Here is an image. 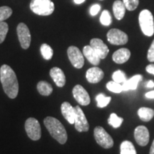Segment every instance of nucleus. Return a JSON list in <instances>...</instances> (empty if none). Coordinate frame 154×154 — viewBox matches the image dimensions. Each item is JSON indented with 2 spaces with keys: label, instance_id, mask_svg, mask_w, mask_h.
<instances>
[{
  "label": "nucleus",
  "instance_id": "f257e3e1",
  "mask_svg": "<svg viewBox=\"0 0 154 154\" xmlns=\"http://www.w3.org/2000/svg\"><path fill=\"white\" fill-rule=\"evenodd\" d=\"M0 79L5 94L10 99H15L18 95L19 83L14 70L8 65H2L0 68Z\"/></svg>",
  "mask_w": 154,
  "mask_h": 154
},
{
  "label": "nucleus",
  "instance_id": "f03ea898",
  "mask_svg": "<svg viewBox=\"0 0 154 154\" xmlns=\"http://www.w3.org/2000/svg\"><path fill=\"white\" fill-rule=\"evenodd\" d=\"M44 124L50 135L60 144H64L67 140V133L64 126L58 119L51 116L44 119Z\"/></svg>",
  "mask_w": 154,
  "mask_h": 154
},
{
  "label": "nucleus",
  "instance_id": "7ed1b4c3",
  "mask_svg": "<svg viewBox=\"0 0 154 154\" xmlns=\"http://www.w3.org/2000/svg\"><path fill=\"white\" fill-rule=\"evenodd\" d=\"M30 9L36 14L49 16L54 11V4L51 0H32Z\"/></svg>",
  "mask_w": 154,
  "mask_h": 154
},
{
  "label": "nucleus",
  "instance_id": "20e7f679",
  "mask_svg": "<svg viewBox=\"0 0 154 154\" xmlns=\"http://www.w3.org/2000/svg\"><path fill=\"white\" fill-rule=\"evenodd\" d=\"M138 21L142 32L146 36H153L154 34V20L151 11L148 9L142 10L140 12Z\"/></svg>",
  "mask_w": 154,
  "mask_h": 154
},
{
  "label": "nucleus",
  "instance_id": "39448f33",
  "mask_svg": "<svg viewBox=\"0 0 154 154\" xmlns=\"http://www.w3.org/2000/svg\"><path fill=\"white\" fill-rule=\"evenodd\" d=\"M94 138L96 143L103 149H111L113 146V140L111 136L101 126H97L94 131Z\"/></svg>",
  "mask_w": 154,
  "mask_h": 154
},
{
  "label": "nucleus",
  "instance_id": "423d86ee",
  "mask_svg": "<svg viewBox=\"0 0 154 154\" xmlns=\"http://www.w3.org/2000/svg\"><path fill=\"white\" fill-rule=\"evenodd\" d=\"M25 131L32 140H38L41 138V126L39 122L36 119L29 118L26 119L25 122Z\"/></svg>",
  "mask_w": 154,
  "mask_h": 154
},
{
  "label": "nucleus",
  "instance_id": "0eeeda50",
  "mask_svg": "<svg viewBox=\"0 0 154 154\" xmlns=\"http://www.w3.org/2000/svg\"><path fill=\"white\" fill-rule=\"evenodd\" d=\"M107 39L113 45H124L128 42V38L125 32L118 29H111L107 33Z\"/></svg>",
  "mask_w": 154,
  "mask_h": 154
},
{
  "label": "nucleus",
  "instance_id": "6e6552de",
  "mask_svg": "<svg viewBox=\"0 0 154 154\" xmlns=\"http://www.w3.org/2000/svg\"><path fill=\"white\" fill-rule=\"evenodd\" d=\"M17 35L21 47L24 49H27L31 44V34L28 26L24 23H19L17 28Z\"/></svg>",
  "mask_w": 154,
  "mask_h": 154
},
{
  "label": "nucleus",
  "instance_id": "1a4fd4ad",
  "mask_svg": "<svg viewBox=\"0 0 154 154\" xmlns=\"http://www.w3.org/2000/svg\"><path fill=\"white\" fill-rule=\"evenodd\" d=\"M67 54L72 64L76 69H82L84 64V58L79 48L71 46L67 50Z\"/></svg>",
  "mask_w": 154,
  "mask_h": 154
},
{
  "label": "nucleus",
  "instance_id": "9d476101",
  "mask_svg": "<svg viewBox=\"0 0 154 154\" xmlns=\"http://www.w3.org/2000/svg\"><path fill=\"white\" fill-rule=\"evenodd\" d=\"M76 116H75V128L79 132H86L89 129V124H88L86 116L83 112L82 109L76 106L74 107Z\"/></svg>",
  "mask_w": 154,
  "mask_h": 154
},
{
  "label": "nucleus",
  "instance_id": "9b49d317",
  "mask_svg": "<svg viewBox=\"0 0 154 154\" xmlns=\"http://www.w3.org/2000/svg\"><path fill=\"white\" fill-rule=\"evenodd\" d=\"M73 96L76 101L82 106H88L90 103V96L82 86L76 85L73 88Z\"/></svg>",
  "mask_w": 154,
  "mask_h": 154
},
{
  "label": "nucleus",
  "instance_id": "f8f14e48",
  "mask_svg": "<svg viewBox=\"0 0 154 154\" xmlns=\"http://www.w3.org/2000/svg\"><path fill=\"white\" fill-rule=\"evenodd\" d=\"M134 138L136 143L140 146H146L149 142V131L144 126L136 127L134 131Z\"/></svg>",
  "mask_w": 154,
  "mask_h": 154
},
{
  "label": "nucleus",
  "instance_id": "ddd939ff",
  "mask_svg": "<svg viewBox=\"0 0 154 154\" xmlns=\"http://www.w3.org/2000/svg\"><path fill=\"white\" fill-rule=\"evenodd\" d=\"M90 46L93 48L101 59H104L109 52V48L100 38H92L90 41Z\"/></svg>",
  "mask_w": 154,
  "mask_h": 154
},
{
  "label": "nucleus",
  "instance_id": "4468645a",
  "mask_svg": "<svg viewBox=\"0 0 154 154\" xmlns=\"http://www.w3.org/2000/svg\"><path fill=\"white\" fill-rule=\"evenodd\" d=\"M103 76H104V73L103 70L97 66L88 69L86 74V79L91 84H96L101 82L103 79Z\"/></svg>",
  "mask_w": 154,
  "mask_h": 154
},
{
  "label": "nucleus",
  "instance_id": "2eb2a0df",
  "mask_svg": "<svg viewBox=\"0 0 154 154\" xmlns=\"http://www.w3.org/2000/svg\"><path fill=\"white\" fill-rule=\"evenodd\" d=\"M61 111L63 116L69 124H74L76 116L74 108L69 102L65 101L61 106Z\"/></svg>",
  "mask_w": 154,
  "mask_h": 154
},
{
  "label": "nucleus",
  "instance_id": "dca6fc26",
  "mask_svg": "<svg viewBox=\"0 0 154 154\" xmlns=\"http://www.w3.org/2000/svg\"><path fill=\"white\" fill-rule=\"evenodd\" d=\"M50 76L58 87H63L66 84V76L64 73L59 67H54L50 70Z\"/></svg>",
  "mask_w": 154,
  "mask_h": 154
},
{
  "label": "nucleus",
  "instance_id": "f3484780",
  "mask_svg": "<svg viewBox=\"0 0 154 154\" xmlns=\"http://www.w3.org/2000/svg\"><path fill=\"white\" fill-rule=\"evenodd\" d=\"M131 57V51L126 48H121V49L116 51L113 54L112 59L115 63L119 64L126 63L129 59Z\"/></svg>",
  "mask_w": 154,
  "mask_h": 154
},
{
  "label": "nucleus",
  "instance_id": "a211bd4d",
  "mask_svg": "<svg viewBox=\"0 0 154 154\" xmlns=\"http://www.w3.org/2000/svg\"><path fill=\"white\" fill-rule=\"evenodd\" d=\"M83 54L84 55L87 60L89 61L91 64L94 65V66H97L98 64L100 63V59L96 51H94L91 46H85L83 49Z\"/></svg>",
  "mask_w": 154,
  "mask_h": 154
},
{
  "label": "nucleus",
  "instance_id": "6ab92c4d",
  "mask_svg": "<svg viewBox=\"0 0 154 154\" xmlns=\"http://www.w3.org/2000/svg\"><path fill=\"white\" fill-rule=\"evenodd\" d=\"M142 80V76L140 74L135 75L130 79L126 80L123 83L122 85L123 91H128V90H135L137 88L138 84Z\"/></svg>",
  "mask_w": 154,
  "mask_h": 154
},
{
  "label": "nucleus",
  "instance_id": "aec40b11",
  "mask_svg": "<svg viewBox=\"0 0 154 154\" xmlns=\"http://www.w3.org/2000/svg\"><path fill=\"white\" fill-rule=\"evenodd\" d=\"M113 14L116 19L121 20L124 18L125 13H126V7L124 2L121 0H116L114 2L113 5Z\"/></svg>",
  "mask_w": 154,
  "mask_h": 154
},
{
  "label": "nucleus",
  "instance_id": "412c9836",
  "mask_svg": "<svg viewBox=\"0 0 154 154\" xmlns=\"http://www.w3.org/2000/svg\"><path fill=\"white\" fill-rule=\"evenodd\" d=\"M138 115L140 120L148 122L153 118L154 111L150 108L141 107L138 109Z\"/></svg>",
  "mask_w": 154,
  "mask_h": 154
},
{
  "label": "nucleus",
  "instance_id": "4be33fe9",
  "mask_svg": "<svg viewBox=\"0 0 154 154\" xmlns=\"http://www.w3.org/2000/svg\"><path fill=\"white\" fill-rule=\"evenodd\" d=\"M37 90L41 95L48 96L52 93L53 88L49 83L44 81H41L37 84Z\"/></svg>",
  "mask_w": 154,
  "mask_h": 154
},
{
  "label": "nucleus",
  "instance_id": "5701e85b",
  "mask_svg": "<svg viewBox=\"0 0 154 154\" xmlns=\"http://www.w3.org/2000/svg\"><path fill=\"white\" fill-rule=\"evenodd\" d=\"M121 154H136V151L134 144L129 140H124L120 146Z\"/></svg>",
  "mask_w": 154,
  "mask_h": 154
},
{
  "label": "nucleus",
  "instance_id": "b1692460",
  "mask_svg": "<svg viewBox=\"0 0 154 154\" xmlns=\"http://www.w3.org/2000/svg\"><path fill=\"white\" fill-rule=\"evenodd\" d=\"M40 51H41V54L44 59L46 60H49L53 57L54 51L51 49V47L47 44H42L41 47H40Z\"/></svg>",
  "mask_w": 154,
  "mask_h": 154
},
{
  "label": "nucleus",
  "instance_id": "393cba45",
  "mask_svg": "<svg viewBox=\"0 0 154 154\" xmlns=\"http://www.w3.org/2000/svg\"><path fill=\"white\" fill-rule=\"evenodd\" d=\"M96 100L97 101V106L99 108H104L111 101V97L106 96L103 94H99L96 96Z\"/></svg>",
  "mask_w": 154,
  "mask_h": 154
},
{
  "label": "nucleus",
  "instance_id": "a878e982",
  "mask_svg": "<svg viewBox=\"0 0 154 154\" xmlns=\"http://www.w3.org/2000/svg\"><path fill=\"white\" fill-rule=\"evenodd\" d=\"M123 121H124V119L121 118V117H119L116 113H113L110 115V117L108 120V123L113 128H116L121 126Z\"/></svg>",
  "mask_w": 154,
  "mask_h": 154
},
{
  "label": "nucleus",
  "instance_id": "bb28decb",
  "mask_svg": "<svg viewBox=\"0 0 154 154\" xmlns=\"http://www.w3.org/2000/svg\"><path fill=\"white\" fill-rule=\"evenodd\" d=\"M12 14V9L7 6L0 7V22H2L11 17Z\"/></svg>",
  "mask_w": 154,
  "mask_h": 154
},
{
  "label": "nucleus",
  "instance_id": "cd10ccee",
  "mask_svg": "<svg viewBox=\"0 0 154 154\" xmlns=\"http://www.w3.org/2000/svg\"><path fill=\"white\" fill-rule=\"evenodd\" d=\"M106 88L109 91L116 94H119L121 91H123L122 85L121 84H119V83L114 82V81L108 82L106 84Z\"/></svg>",
  "mask_w": 154,
  "mask_h": 154
},
{
  "label": "nucleus",
  "instance_id": "c85d7f7f",
  "mask_svg": "<svg viewBox=\"0 0 154 154\" xmlns=\"http://www.w3.org/2000/svg\"><path fill=\"white\" fill-rule=\"evenodd\" d=\"M100 22L101 24L104 26H109L112 22V19L110 12L108 10H103L102 11L101 17H100Z\"/></svg>",
  "mask_w": 154,
  "mask_h": 154
},
{
  "label": "nucleus",
  "instance_id": "c756f323",
  "mask_svg": "<svg viewBox=\"0 0 154 154\" xmlns=\"http://www.w3.org/2000/svg\"><path fill=\"white\" fill-rule=\"evenodd\" d=\"M112 79L114 82L119 83V84H123L126 81V74L124 72L121 70H117L113 73L112 75Z\"/></svg>",
  "mask_w": 154,
  "mask_h": 154
},
{
  "label": "nucleus",
  "instance_id": "7c9ffc66",
  "mask_svg": "<svg viewBox=\"0 0 154 154\" xmlns=\"http://www.w3.org/2000/svg\"><path fill=\"white\" fill-rule=\"evenodd\" d=\"M9 31V26L5 22H0V44L5 40L7 32Z\"/></svg>",
  "mask_w": 154,
  "mask_h": 154
},
{
  "label": "nucleus",
  "instance_id": "2f4dec72",
  "mask_svg": "<svg viewBox=\"0 0 154 154\" xmlns=\"http://www.w3.org/2000/svg\"><path fill=\"white\" fill-rule=\"evenodd\" d=\"M126 9L128 11H134L137 8L139 4V0H123Z\"/></svg>",
  "mask_w": 154,
  "mask_h": 154
},
{
  "label": "nucleus",
  "instance_id": "473e14b6",
  "mask_svg": "<svg viewBox=\"0 0 154 154\" xmlns=\"http://www.w3.org/2000/svg\"><path fill=\"white\" fill-rule=\"evenodd\" d=\"M147 58L150 62H154V40L151 44L149 51H148Z\"/></svg>",
  "mask_w": 154,
  "mask_h": 154
},
{
  "label": "nucleus",
  "instance_id": "72a5a7b5",
  "mask_svg": "<svg viewBox=\"0 0 154 154\" xmlns=\"http://www.w3.org/2000/svg\"><path fill=\"white\" fill-rule=\"evenodd\" d=\"M100 9H101V6L97 5V4H95V5H92V7L90 8V14L92 16H96L99 12Z\"/></svg>",
  "mask_w": 154,
  "mask_h": 154
},
{
  "label": "nucleus",
  "instance_id": "f704fd0d",
  "mask_svg": "<svg viewBox=\"0 0 154 154\" xmlns=\"http://www.w3.org/2000/svg\"><path fill=\"white\" fill-rule=\"evenodd\" d=\"M146 72L149 74L154 75V64L153 63H151V64H149L146 67Z\"/></svg>",
  "mask_w": 154,
  "mask_h": 154
},
{
  "label": "nucleus",
  "instance_id": "c9c22d12",
  "mask_svg": "<svg viewBox=\"0 0 154 154\" xmlns=\"http://www.w3.org/2000/svg\"><path fill=\"white\" fill-rule=\"evenodd\" d=\"M145 86L146 88H153L154 87V82L152 80H150L145 84Z\"/></svg>",
  "mask_w": 154,
  "mask_h": 154
},
{
  "label": "nucleus",
  "instance_id": "e433bc0d",
  "mask_svg": "<svg viewBox=\"0 0 154 154\" xmlns=\"http://www.w3.org/2000/svg\"><path fill=\"white\" fill-rule=\"evenodd\" d=\"M145 96L146 98H148V99H154V90L153 91L147 92L145 94Z\"/></svg>",
  "mask_w": 154,
  "mask_h": 154
},
{
  "label": "nucleus",
  "instance_id": "4c0bfd02",
  "mask_svg": "<svg viewBox=\"0 0 154 154\" xmlns=\"http://www.w3.org/2000/svg\"><path fill=\"white\" fill-rule=\"evenodd\" d=\"M149 154H154V140L152 143V145L151 146V149H150Z\"/></svg>",
  "mask_w": 154,
  "mask_h": 154
},
{
  "label": "nucleus",
  "instance_id": "58836bf2",
  "mask_svg": "<svg viewBox=\"0 0 154 154\" xmlns=\"http://www.w3.org/2000/svg\"><path fill=\"white\" fill-rule=\"evenodd\" d=\"M74 3L76 4V5H80V4H82L83 2L86 1V0H74Z\"/></svg>",
  "mask_w": 154,
  "mask_h": 154
}]
</instances>
